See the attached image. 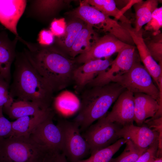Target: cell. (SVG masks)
I'll list each match as a JSON object with an SVG mask.
<instances>
[{
  "label": "cell",
  "mask_w": 162,
  "mask_h": 162,
  "mask_svg": "<svg viewBox=\"0 0 162 162\" xmlns=\"http://www.w3.org/2000/svg\"><path fill=\"white\" fill-rule=\"evenodd\" d=\"M18 40L26 47L23 52L38 73L55 93L67 88L73 83L75 70L81 64L55 45L43 46L38 43Z\"/></svg>",
  "instance_id": "cell-1"
},
{
  "label": "cell",
  "mask_w": 162,
  "mask_h": 162,
  "mask_svg": "<svg viewBox=\"0 0 162 162\" xmlns=\"http://www.w3.org/2000/svg\"><path fill=\"white\" fill-rule=\"evenodd\" d=\"M13 81L9 87L11 96L33 102L42 110L51 108L54 93L38 73L23 51L16 52Z\"/></svg>",
  "instance_id": "cell-2"
},
{
  "label": "cell",
  "mask_w": 162,
  "mask_h": 162,
  "mask_svg": "<svg viewBox=\"0 0 162 162\" xmlns=\"http://www.w3.org/2000/svg\"><path fill=\"white\" fill-rule=\"evenodd\" d=\"M126 89L118 83L111 82L99 85H88L81 91L80 106L74 122L80 129L87 128L105 116L112 104Z\"/></svg>",
  "instance_id": "cell-3"
},
{
  "label": "cell",
  "mask_w": 162,
  "mask_h": 162,
  "mask_svg": "<svg viewBox=\"0 0 162 162\" xmlns=\"http://www.w3.org/2000/svg\"><path fill=\"white\" fill-rule=\"evenodd\" d=\"M52 153L30 136L0 138V162H44Z\"/></svg>",
  "instance_id": "cell-4"
},
{
  "label": "cell",
  "mask_w": 162,
  "mask_h": 162,
  "mask_svg": "<svg viewBox=\"0 0 162 162\" xmlns=\"http://www.w3.org/2000/svg\"><path fill=\"white\" fill-rule=\"evenodd\" d=\"M110 82L118 83L133 94L141 93L149 95L159 103L158 88L154 84L152 76L140 60L136 62L127 72L112 77Z\"/></svg>",
  "instance_id": "cell-5"
},
{
  "label": "cell",
  "mask_w": 162,
  "mask_h": 162,
  "mask_svg": "<svg viewBox=\"0 0 162 162\" xmlns=\"http://www.w3.org/2000/svg\"><path fill=\"white\" fill-rule=\"evenodd\" d=\"M60 127L63 138L62 152L69 162L83 159L90 153L89 146L80 133L79 124L75 122L59 120L57 124Z\"/></svg>",
  "instance_id": "cell-6"
},
{
  "label": "cell",
  "mask_w": 162,
  "mask_h": 162,
  "mask_svg": "<svg viewBox=\"0 0 162 162\" xmlns=\"http://www.w3.org/2000/svg\"><path fill=\"white\" fill-rule=\"evenodd\" d=\"M104 116L90 126L82 135L89 146L91 154L109 146L120 139L118 133L123 126L106 120Z\"/></svg>",
  "instance_id": "cell-7"
},
{
  "label": "cell",
  "mask_w": 162,
  "mask_h": 162,
  "mask_svg": "<svg viewBox=\"0 0 162 162\" xmlns=\"http://www.w3.org/2000/svg\"><path fill=\"white\" fill-rule=\"evenodd\" d=\"M134 46L128 44L118 52L116 57L112 61L110 68L99 74L88 85H99L111 82L114 76L127 72L136 62L140 60L139 55Z\"/></svg>",
  "instance_id": "cell-8"
},
{
  "label": "cell",
  "mask_w": 162,
  "mask_h": 162,
  "mask_svg": "<svg viewBox=\"0 0 162 162\" xmlns=\"http://www.w3.org/2000/svg\"><path fill=\"white\" fill-rule=\"evenodd\" d=\"M54 113L40 124L30 135L35 142L54 153L62 152L63 138L62 131L53 121Z\"/></svg>",
  "instance_id": "cell-9"
},
{
  "label": "cell",
  "mask_w": 162,
  "mask_h": 162,
  "mask_svg": "<svg viewBox=\"0 0 162 162\" xmlns=\"http://www.w3.org/2000/svg\"><path fill=\"white\" fill-rule=\"evenodd\" d=\"M126 44L108 33L98 38L89 51L79 55L74 59L77 63L82 64L91 60L109 58L114 53H118Z\"/></svg>",
  "instance_id": "cell-10"
},
{
  "label": "cell",
  "mask_w": 162,
  "mask_h": 162,
  "mask_svg": "<svg viewBox=\"0 0 162 162\" xmlns=\"http://www.w3.org/2000/svg\"><path fill=\"white\" fill-rule=\"evenodd\" d=\"M70 14L86 23L101 28L104 32L108 33L115 32L119 27L117 21L105 15L84 0L81 2L79 6Z\"/></svg>",
  "instance_id": "cell-11"
},
{
  "label": "cell",
  "mask_w": 162,
  "mask_h": 162,
  "mask_svg": "<svg viewBox=\"0 0 162 162\" xmlns=\"http://www.w3.org/2000/svg\"><path fill=\"white\" fill-rule=\"evenodd\" d=\"M108 121L116 122L123 127L133 124L134 118V94L125 90L115 102L110 112L104 116Z\"/></svg>",
  "instance_id": "cell-12"
},
{
  "label": "cell",
  "mask_w": 162,
  "mask_h": 162,
  "mask_svg": "<svg viewBox=\"0 0 162 162\" xmlns=\"http://www.w3.org/2000/svg\"><path fill=\"white\" fill-rule=\"evenodd\" d=\"M112 61L110 58L92 60L78 67L75 70L73 76V83L76 91L80 93L99 74L107 70Z\"/></svg>",
  "instance_id": "cell-13"
},
{
  "label": "cell",
  "mask_w": 162,
  "mask_h": 162,
  "mask_svg": "<svg viewBox=\"0 0 162 162\" xmlns=\"http://www.w3.org/2000/svg\"><path fill=\"white\" fill-rule=\"evenodd\" d=\"M121 24L129 33L137 48L140 60L158 86L159 78L162 75V64H159L152 57L144 42L142 29L136 31L130 23Z\"/></svg>",
  "instance_id": "cell-14"
},
{
  "label": "cell",
  "mask_w": 162,
  "mask_h": 162,
  "mask_svg": "<svg viewBox=\"0 0 162 162\" xmlns=\"http://www.w3.org/2000/svg\"><path fill=\"white\" fill-rule=\"evenodd\" d=\"M120 138L130 140L138 147L147 148L153 142L158 140L162 146V133L152 129L148 126H137L133 124L122 127L118 133Z\"/></svg>",
  "instance_id": "cell-15"
},
{
  "label": "cell",
  "mask_w": 162,
  "mask_h": 162,
  "mask_svg": "<svg viewBox=\"0 0 162 162\" xmlns=\"http://www.w3.org/2000/svg\"><path fill=\"white\" fill-rule=\"evenodd\" d=\"M27 2L26 0H0V23L15 36H19L17 25Z\"/></svg>",
  "instance_id": "cell-16"
},
{
  "label": "cell",
  "mask_w": 162,
  "mask_h": 162,
  "mask_svg": "<svg viewBox=\"0 0 162 162\" xmlns=\"http://www.w3.org/2000/svg\"><path fill=\"white\" fill-rule=\"evenodd\" d=\"M134 121L139 126L149 117L154 119L162 117V106L152 97L141 93H134Z\"/></svg>",
  "instance_id": "cell-17"
},
{
  "label": "cell",
  "mask_w": 162,
  "mask_h": 162,
  "mask_svg": "<svg viewBox=\"0 0 162 162\" xmlns=\"http://www.w3.org/2000/svg\"><path fill=\"white\" fill-rule=\"evenodd\" d=\"M26 14L29 17L44 22L54 17L70 1L63 0H31Z\"/></svg>",
  "instance_id": "cell-18"
},
{
  "label": "cell",
  "mask_w": 162,
  "mask_h": 162,
  "mask_svg": "<svg viewBox=\"0 0 162 162\" xmlns=\"http://www.w3.org/2000/svg\"><path fill=\"white\" fill-rule=\"evenodd\" d=\"M18 37L15 36L11 40L5 31L0 32V75L9 84L11 78V66L16 56Z\"/></svg>",
  "instance_id": "cell-19"
},
{
  "label": "cell",
  "mask_w": 162,
  "mask_h": 162,
  "mask_svg": "<svg viewBox=\"0 0 162 162\" xmlns=\"http://www.w3.org/2000/svg\"><path fill=\"white\" fill-rule=\"evenodd\" d=\"M53 113L50 109L35 116L22 117L11 122L12 136H29L40 124Z\"/></svg>",
  "instance_id": "cell-20"
},
{
  "label": "cell",
  "mask_w": 162,
  "mask_h": 162,
  "mask_svg": "<svg viewBox=\"0 0 162 162\" xmlns=\"http://www.w3.org/2000/svg\"><path fill=\"white\" fill-rule=\"evenodd\" d=\"M93 26L86 23L75 39L68 56L74 58L89 51L98 38Z\"/></svg>",
  "instance_id": "cell-21"
},
{
  "label": "cell",
  "mask_w": 162,
  "mask_h": 162,
  "mask_svg": "<svg viewBox=\"0 0 162 162\" xmlns=\"http://www.w3.org/2000/svg\"><path fill=\"white\" fill-rule=\"evenodd\" d=\"M85 24L81 20L74 17L66 25L64 34L55 38L54 45L68 55L77 36Z\"/></svg>",
  "instance_id": "cell-22"
},
{
  "label": "cell",
  "mask_w": 162,
  "mask_h": 162,
  "mask_svg": "<svg viewBox=\"0 0 162 162\" xmlns=\"http://www.w3.org/2000/svg\"><path fill=\"white\" fill-rule=\"evenodd\" d=\"M44 110L33 102L21 100H14L10 106L3 109V112L10 118L16 119L24 116L36 115Z\"/></svg>",
  "instance_id": "cell-23"
},
{
  "label": "cell",
  "mask_w": 162,
  "mask_h": 162,
  "mask_svg": "<svg viewBox=\"0 0 162 162\" xmlns=\"http://www.w3.org/2000/svg\"><path fill=\"white\" fill-rule=\"evenodd\" d=\"M158 1L156 0H139L134 5L135 12V30L139 31L151 19L154 11L158 8Z\"/></svg>",
  "instance_id": "cell-24"
},
{
  "label": "cell",
  "mask_w": 162,
  "mask_h": 162,
  "mask_svg": "<svg viewBox=\"0 0 162 162\" xmlns=\"http://www.w3.org/2000/svg\"><path fill=\"white\" fill-rule=\"evenodd\" d=\"M85 2L108 16H112L119 20L121 22L130 23L120 10L117 7L113 0H85Z\"/></svg>",
  "instance_id": "cell-25"
},
{
  "label": "cell",
  "mask_w": 162,
  "mask_h": 162,
  "mask_svg": "<svg viewBox=\"0 0 162 162\" xmlns=\"http://www.w3.org/2000/svg\"><path fill=\"white\" fill-rule=\"evenodd\" d=\"M127 141V140L124 138H120L109 146L91 154L88 158L76 162H109L113 155Z\"/></svg>",
  "instance_id": "cell-26"
},
{
  "label": "cell",
  "mask_w": 162,
  "mask_h": 162,
  "mask_svg": "<svg viewBox=\"0 0 162 162\" xmlns=\"http://www.w3.org/2000/svg\"><path fill=\"white\" fill-rule=\"evenodd\" d=\"M126 147L122 152L116 158H112L109 162H135L147 148L136 146L130 140H127Z\"/></svg>",
  "instance_id": "cell-27"
},
{
  "label": "cell",
  "mask_w": 162,
  "mask_h": 162,
  "mask_svg": "<svg viewBox=\"0 0 162 162\" xmlns=\"http://www.w3.org/2000/svg\"><path fill=\"white\" fill-rule=\"evenodd\" d=\"M144 42L153 59L159 64H162V34L153 35Z\"/></svg>",
  "instance_id": "cell-28"
},
{
  "label": "cell",
  "mask_w": 162,
  "mask_h": 162,
  "mask_svg": "<svg viewBox=\"0 0 162 162\" xmlns=\"http://www.w3.org/2000/svg\"><path fill=\"white\" fill-rule=\"evenodd\" d=\"M162 26V7L157 8L153 12L151 19L146 24L144 28L146 31L151 32L153 35L161 32Z\"/></svg>",
  "instance_id": "cell-29"
},
{
  "label": "cell",
  "mask_w": 162,
  "mask_h": 162,
  "mask_svg": "<svg viewBox=\"0 0 162 162\" xmlns=\"http://www.w3.org/2000/svg\"><path fill=\"white\" fill-rule=\"evenodd\" d=\"M9 84L0 75V112L10 106L14 101L9 92Z\"/></svg>",
  "instance_id": "cell-30"
},
{
  "label": "cell",
  "mask_w": 162,
  "mask_h": 162,
  "mask_svg": "<svg viewBox=\"0 0 162 162\" xmlns=\"http://www.w3.org/2000/svg\"><path fill=\"white\" fill-rule=\"evenodd\" d=\"M159 145V140L152 143L146 150L135 162H153L157 158V154Z\"/></svg>",
  "instance_id": "cell-31"
},
{
  "label": "cell",
  "mask_w": 162,
  "mask_h": 162,
  "mask_svg": "<svg viewBox=\"0 0 162 162\" xmlns=\"http://www.w3.org/2000/svg\"><path fill=\"white\" fill-rule=\"evenodd\" d=\"M3 112H0V138L12 136L11 122L4 116Z\"/></svg>",
  "instance_id": "cell-32"
},
{
  "label": "cell",
  "mask_w": 162,
  "mask_h": 162,
  "mask_svg": "<svg viewBox=\"0 0 162 162\" xmlns=\"http://www.w3.org/2000/svg\"><path fill=\"white\" fill-rule=\"evenodd\" d=\"M55 40V36L50 30L44 29L39 32L37 40L39 44L48 46L53 44Z\"/></svg>",
  "instance_id": "cell-33"
},
{
  "label": "cell",
  "mask_w": 162,
  "mask_h": 162,
  "mask_svg": "<svg viewBox=\"0 0 162 162\" xmlns=\"http://www.w3.org/2000/svg\"><path fill=\"white\" fill-rule=\"evenodd\" d=\"M64 19H54L50 24V30L56 37H60L64 33L66 26Z\"/></svg>",
  "instance_id": "cell-34"
},
{
  "label": "cell",
  "mask_w": 162,
  "mask_h": 162,
  "mask_svg": "<svg viewBox=\"0 0 162 162\" xmlns=\"http://www.w3.org/2000/svg\"><path fill=\"white\" fill-rule=\"evenodd\" d=\"M53 162H68L65 156L62 152L57 153L54 157Z\"/></svg>",
  "instance_id": "cell-35"
},
{
  "label": "cell",
  "mask_w": 162,
  "mask_h": 162,
  "mask_svg": "<svg viewBox=\"0 0 162 162\" xmlns=\"http://www.w3.org/2000/svg\"><path fill=\"white\" fill-rule=\"evenodd\" d=\"M57 153H52L49 154L45 159L44 162H53L54 157Z\"/></svg>",
  "instance_id": "cell-36"
},
{
  "label": "cell",
  "mask_w": 162,
  "mask_h": 162,
  "mask_svg": "<svg viewBox=\"0 0 162 162\" xmlns=\"http://www.w3.org/2000/svg\"><path fill=\"white\" fill-rule=\"evenodd\" d=\"M153 162H162V158L161 157L160 158H157Z\"/></svg>",
  "instance_id": "cell-37"
},
{
  "label": "cell",
  "mask_w": 162,
  "mask_h": 162,
  "mask_svg": "<svg viewBox=\"0 0 162 162\" xmlns=\"http://www.w3.org/2000/svg\"><path fill=\"white\" fill-rule=\"evenodd\" d=\"M2 29H3V28L0 25V30H2Z\"/></svg>",
  "instance_id": "cell-38"
}]
</instances>
